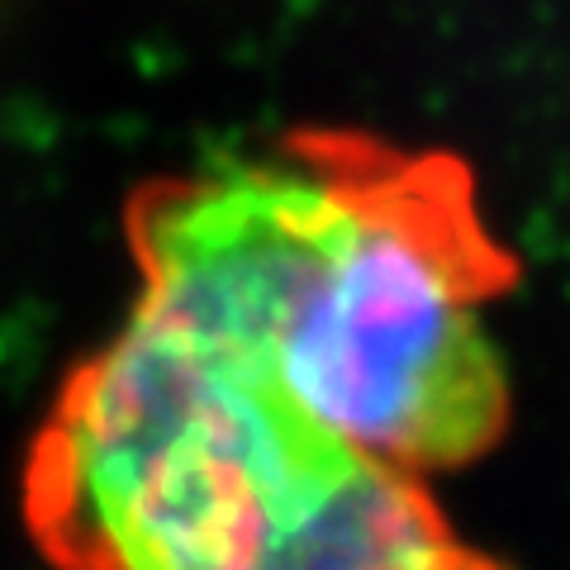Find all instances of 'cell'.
Returning a JSON list of instances; mask_svg holds the SVG:
<instances>
[{
    "label": "cell",
    "instance_id": "6da1fadb",
    "mask_svg": "<svg viewBox=\"0 0 570 570\" xmlns=\"http://www.w3.org/2000/svg\"><path fill=\"white\" fill-rule=\"evenodd\" d=\"M138 309L266 376L400 471H452L509 428L480 324L494 253L438 163L347 134L157 176L124 205Z\"/></svg>",
    "mask_w": 570,
    "mask_h": 570
},
{
    "label": "cell",
    "instance_id": "7a4b0ae2",
    "mask_svg": "<svg viewBox=\"0 0 570 570\" xmlns=\"http://www.w3.org/2000/svg\"><path fill=\"white\" fill-rule=\"evenodd\" d=\"M24 523L52 570H499L414 471L142 309L48 404Z\"/></svg>",
    "mask_w": 570,
    "mask_h": 570
}]
</instances>
